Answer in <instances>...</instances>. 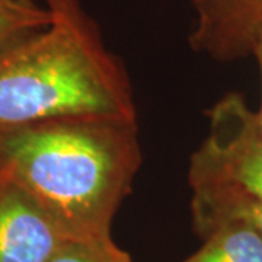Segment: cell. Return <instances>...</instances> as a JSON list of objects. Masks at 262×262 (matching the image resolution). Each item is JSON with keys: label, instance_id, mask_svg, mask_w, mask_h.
<instances>
[{"label": "cell", "instance_id": "obj_1", "mask_svg": "<svg viewBox=\"0 0 262 262\" xmlns=\"http://www.w3.org/2000/svg\"><path fill=\"white\" fill-rule=\"evenodd\" d=\"M140 166L136 120L76 117L0 131V170L66 239L111 236Z\"/></svg>", "mask_w": 262, "mask_h": 262}, {"label": "cell", "instance_id": "obj_2", "mask_svg": "<svg viewBox=\"0 0 262 262\" xmlns=\"http://www.w3.org/2000/svg\"><path fill=\"white\" fill-rule=\"evenodd\" d=\"M0 54V131L76 117L136 120L130 79L79 0Z\"/></svg>", "mask_w": 262, "mask_h": 262}, {"label": "cell", "instance_id": "obj_3", "mask_svg": "<svg viewBox=\"0 0 262 262\" xmlns=\"http://www.w3.org/2000/svg\"><path fill=\"white\" fill-rule=\"evenodd\" d=\"M208 133L191 155L188 184L234 189L262 201V130L245 98L227 94L207 111Z\"/></svg>", "mask_w": 262, "mask_h": 262}, {"label": "cell", "instance_id": "obj_4", "mask_svg": "<svg viewBox=\"0 0 262 262\" xmlns=\"http://www.w3.org/2000/svg\"><path fill=\"white\" fill-rule=\"evenodd\" d=\"M191 48L219 63L252 56L262 34V0H189Z\"/></svg>", "mask_w": 262, "mask_h": 262}, {"label": "cell", "instance_id": "obj_5", "mask_svg": "<svg viewBox=\"0 0 262 262\" xmlns=\"http://www.w3.org/2000/svg\"><path fill=\"white\" fill-rule=\"evenodd\" d=\"M64 241L37 201L0 170V262H47Z\"/></svg>", "mask_w": 262, "mask_h": 262}, {"label": "cell", "instance_id": "obj_6", "mask_svg": "<svg viewBox=\"0 0 262 262\" xmlns=\"http://www.w3.org/2000/svg\"><path fill=\"white\" fill-rule=\"evenodd\" d=\"M191 191L192 226L200 237L226 222H242L262 237V201L229 188L195 187Z\"/></svg>", "mask_w": 262, "mask_h": 262}, {"label": "cell", "instance_id": "obj_7", "mask_svg": "<svg viewBox=\"0 0 262 262\" xmlns=\"http://www.w3.org/2000/svg\"><path fill=\"white\" fill-rule=\"evenodd\" d=\"M201 239V248L181 262H262V237L242 222L215 226Z\"/></svg>", "mask_w": 262, "mask_h": 262}, {"label": "cell", "instance_id": "obj_8", "mask_svg": "<svg viewBox=\"0 0 262 262\" xmlns=\"http://www.w3.org/2000/svg\"><path fill=\"white\" fill-rule=\"evenodd\" d=\"M51 19L53 12L46 3L0 0V54L46 28Z\"/></svg>", "mask_w": 262, "mask_h": 262}, {"label": "cell", "instance_id": "obj_9", "mask_svg": "<svg viewBox=\"0 0 262 262\" xmlns=\"http://www.w3.org/2000/svg\"><path fill=\"white\" fill-rule=\"evenodd\" d=\"M47 262H133V259L108 236L67 239Z\"/></svg>", "mask_w": 262, "mask_h": 262}, {"label": "cell", "instance_id": "obj_10", "mask_svg": "<svg viewBox=\"0 0 262 262\" xmlns=\"http://www.w3.org/2000/svg\"><path fill=\"white\" fill-rule=\"evenodd\" d=\"M252 57H255L256 63H258V67H259V73H261V82H262V34L258 37L255 46H253L252 50ZM256 113V118H258V122H259V127L262 130V99H261V106Z\"/></svg>", "mask_w": 262, "mask_h": 262}, {"label": "cell", "instance_id": "obj_11", "mask_svg": "<svg viewBox=\"0 0 262 262\" xmlns=\"http://www.w3.org/2000/svg\"><path fill=\"white\" fill-rule=\"evenodd\" d=\"M18 2H27V3H37V0H18Z\"/></svg>", "mask_w": 262, "mask_h": 262}]
</instances>
